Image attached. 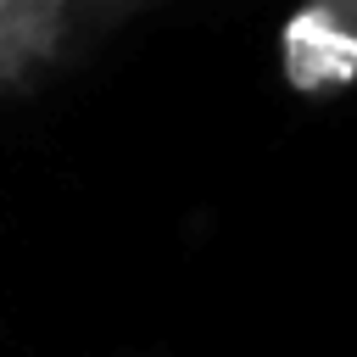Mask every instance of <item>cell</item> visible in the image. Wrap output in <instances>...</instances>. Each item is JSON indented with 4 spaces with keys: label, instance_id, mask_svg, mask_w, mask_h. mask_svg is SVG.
<instances>
[{
    "label": "cell",
    "instance_id": "cell-1",
    "mask_svg": "<svg viewBox=\"0 0 357 357\" xmlns=\"http://www.w3.org/2000/svg\"><path fill=\"white\" fill-rule=\"evenodd\" d=\"M284 73L296 89H335L357 73V33H346L324 6H307L284 28Z\"/></svg>",
    "mask_w": 357,
    "mask_h": 357
}]
</instances>
